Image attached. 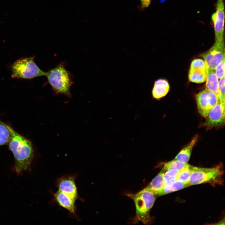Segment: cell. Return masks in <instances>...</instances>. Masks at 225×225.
<instances>
[{
    "instance_id": "13",
    "label": "cell",
    "mask_w": 225,
    "mask_h": 225,
    "mask_svg": "<svg viewBox=\"0 0 225 225\" xmlns=\"http://www.w3.org/2000/svg\"><path fill=\"white\" fill-rule=\"evenodd\" d=\"M169 90V85L167 80L163 79H158L154 82L152 91V98L159 100L165 97Z\"/></svg>"
},
{
    "instance_id": "1",
    "label": "cell",
    "mask_w": 225,
    "mask_h": 225,
    "mask_svg": "<svg viewBox=\"0 0 225 225\" xmlns=\"http://www.w3.org/2000/svg\"><path fill=\"white\" fill-rule=\"evenodd\" d=\"M7 125L10 133L8 145L15 158V171L19 174L28 169L32 162L34 156L33 145L28 139Z\"/></svg>"
},
{
    "instance_id": "14",
    "label": "cell",
    "mask_w": 225,
    "mask_h": 225,
    "mask_svg": "<svg viewBox=\"0 0 225 225\" xmlns=\"http://www.w3.org/2000/svg\"><path fill=\"white\" fill-rule=\"evenodd\" d=\"M164 171L162 169L159 173L144 188L151 192L155 196H158L166 184L164 177Z\"/></svg>"
},
{
    "instance_id": "5",
    "label": "cell",
    "mask_w": 225,
    "mask_h": 225,
    "mask_svg": "<svg viewBox=\"0 0 225 225\" xmlns=\"http://www.w3.org/2000/svg\"><path fill=\"white\" fill-rule=\"evenodd\" d=\"M12 78L31 79L45 76L46 72L41 70L34 61V57H24L16 61L11 67Z\"/></svg>"
},
{
    "instance_id": "17",
    "label": "cell",
    "mask_w": 225,
    "mask_h": 225,
    "mask_svg": "<svg viewBox=\"0 0 225 225\" xmlns=\"http://www.w3.org/2000/svg\"><path fill=\"white\" fill-rule=\"evenodd\" d=\"M189 186L188 183H184L176 180L174 182L165 184L158 196L163 195L179 190Z\"/></svg>"
},
{
    "instance_id": "19",
    "label": "cell",
    "mask_w": 225,
    "mask_h": 225,
    "mask_svg": "<svg viewBox=\"0 0 225 225\" xmlns=\"http://www.w3.org/2000/svg\"><path fill=\"white\" fill-rule=\"evenodd\" d=\"M10 133L7 125L0 120V146L8 144Z\"/></svg>"
},
{
    "instance_id": "16",
    "label": "cell",
    "mask_w": 225,
    "mask_h": 225,
    "mask_svg": "<svg viewBox=\"0 0 225 225\" xmlns=\"http://www.w3.org/2000/svg\"><path fill=\"white\" fill-rule=\"evenodd\" d=\"M198 135H195L190 142L179 152L175 159L187 163L189 161L193 148L198 139Z\"/></svg>"
},
{
    "instance_id": "12",
    "label": "cell",
    "mask_w": 225,
    "mask_h": 225,
    "mask_svg": "<svg viewBox=\"0 0 225 225\" xmlns=\"http://www.w3.org/2000/svg\"><path fill=\"white\" fill-rule=\"evenodd\" d=\"M54 195L55 200L60 206L68 210L74 216H77L75 213L76 200L59 190Z\"/></svg>"
},
{
    "instance_id": "20",
    "label": "cell",
    "mask_w": 225,
    "mask_h": 225,
    "mask_svg": "<svg viewBox=\"0 0 225 225\" xmlns=\"http://www.w3.org/2000/svg\"><path fill=\"white\" fill-rule=\"evenodd\" d=\"M189 164L184 163L174 159L173 160L165 163L162 169L165 172L166 171L174 169L180 170L187 166Z\"/></svg>"
},
{
    "instance_id": "10",
    "label": "cell",
    "mask_w": 225,
    "mask_h": 225,
    "mask_svg": "<svg viewBox=\"0 0 225 225\" xmlns=\"http://www.w3.org/2000/svg\"><path fill=\"white\" fill-rule=\"evenodd\" d=\"M208 72V68L203 60L199 58L194 59L191 64L189 80L192 82L203 83L206 81Z\"/></svg>"
},
{
    "instance_id": "21",
    "label": "cell",
    "mask_w": 225,
    "mask_h": 225,
    "mask_svg": "<svg viewBox=\"0 0 225 225\" xmlns=\"http://www.w3.org/2000/svg\"><path fill=\"white\" fill-rule=\"evenodd\" d=\"M179 171L178 169H174L165 171L164 177L166 184L176 180V176Z\"/></svg>"
},
{
    "instance_id": "3",
    "label": "cell",
    "mask_w": 225,
    "mask_h": 225,
    "mask_svg": "<svg viewBox=\"0 0 225 225\" xmlns=\"http://www.w3.org/2000/svg\"><path fill=\"white\" fill-rule=\"evenodd\" d=\"M65 66L64 63L61 62L46 72L45 76L55 93L63 94L70 97V88L73 82L72 75L65 69Z\"/></svg>"
},
{
    "instance_id": "15",
    "label": "cell",
    "mask_w": 225,
    "mask_h": 225,
    "mask_svg": "<svg viewBox=\"0 0 225 225\" xmlns=\"http://www.w3.org/2000/svg\"><path fill=\"white\" fill-rule=\"evenodd\" d=\"M214 70L208 69L206 80V88L215 94L219 100L220 94L219 88L218 81Z\"/></svg>"
},
{
    "instance_id": "11",
    "label": "cell",
    "mask_w": 225,
    "mask_h": 225,
    "mask_svg": "<svg viewBox=\"0 0 225 225\" xmlns=\"http://www.w3.org/2000/svg\"><path fill=\"white\" fill-rule=\"evenodd\" d=\"M75 179V176L64 175L57 178L56 182V185L58 188V190L76 200L78 198V195Z\"/></svg>"
},
{
    "instance_id": "18",
    "label": "cell",
    "mask_w": 225,
    "mask_h": 225,
    "mask_svg": "<svg viewBox=\"0 0 225 225\" xmlns=\"http://www.w3.org/2000/svg\"><path fill=\"white\" fill-rule=\"evenodd\" d=\"M195 167L188 164L179 170L176 176V180L189 184L190 176Z\"/></svg>"
},
{
    "instance_id": "7",
    "label": "cell",
    "mask_w": 225,
    "mask_h": 225,
    "mask_svg": "<svg viewBox=\"0 0 225 225\" xmlns=\"http://www.w3.org/2000/svg\"><path fill=\"white\" fill-rule=\"evenodd\" d=\"M201 56L204 59L208 69L215 70L217 67L225 58L224 41L216 42L207 52Z\"/></svg>"
},
{
    "instance_id": "8",
    "label": "cell",
    "mask_w": 225,
    "mask_h": 225,
    "mask_svg": "<svg viewBox=\"0 0 225 225\" xmlns=\"http://www.w3.org/2000/svg\"><path fill=\"white\" fill-rule=\"evenodd\" d=\"M216 10L212 16L213 23L216 42L224 41L223 36L224 25V8L223 0H218Z\"/></svg>"
},
{
    "instance_id": "23",
    "label": "cell",
    "mask_w": 225,
    "mask_h": 225,
    "mask_svg": "<svg viewBox=\"0 0 225 225\" xmlns=\"http://www.w3.org/2000/svg\"><path fill=\"white\" fill-rule=\"evenodd\" d=\"M218 86L220 94L219 100L225 104V77L220 79L218 82Z\"/></svg>"
},
{
    "instance_id": "2",
    "label": "cell",
    "mask_w": 225,
    "mask_h": 225,
    "mask_svg": "<svg viewBox=\"0 0 225 225\" xmlns=\"http://www.w3.org/2000/svg\"><path fill=\"white\" fill-rule=\"evenodd\" d=\"M127 195L133 201L135 204L136 212L134 222L150 224L152 219L150 212L155 201V196L145 188L136 193Z\"/></svg>"
},
{
    "instance_id": "22",
    "label": "cell",
    "mask_w": 225,
    "mask_h": 225,
    "mask_svg": "<svg viewBox=\"0 0 225 225\" xmlns=\"http://www.w3.org/2000/svg\"><path fill=\"white\" fill-rule=\"evenodd\" d=\"M215 74L219 79L225 77V58L217 67L215 69Z\"/></svg>"
},
{
    "instance_id": "4",
    "label": "cell",
    "mask_w": 225,
    "mask_h": 225,
    "mask_svg": "<svg viewBox=\"0 0 225 225\" xmlns=\"http://www.w3.org/2000/svg\"><path fill=\"white\" fill-rule=\"evenodd\" d=\"M223 173L222 163L212 168L195 167L190 176L189 184L190 186L205 183L222 185Z\"/></svg>"
},
{
    "instance_id": "24",
    "label": "cell",
    "mask_w": 225,
    "mask_h": 225,
    "mask_svg": "<svg viewBox=\"0 0 225 225\" xmlns=\"http://www.w3.org/2000/svg\"><path fill=\"white\" fill-rule=\"evenodd\" d=\"M151 0H140L141 8L142 9L146 8L150 5Z\"/></svg>"
},
{
    "instance_id": "9",
    "label": "cell",
    "mask_w": 225,
    "mask_h": 225,
    "mask_svg": "<svg viewBox=\"0 0 225 225\" xmlns=\"http://www.w3.org/2000/svg\"><path fill=\"white\" fill-rule=\"evenodd\" d=\"M205 118L203 126L210 128L223 125L225 122V104L219 100Z\"/></svg>"
},
{
    "instance_id": "6",
    "label": "cell",
    "mask_w": 225,
    "mask_h": 225,
    "mask_svg": "<svg viewBox=\"0 0 225 225\" xmlns=\"http://www.w3.org/2000/svg\"><path fill=\"white\" fill-rule=\"evenodd\" d=\"M196 99L198 111L204 118L219 100L215 94L206 88L196 95Z\"/></svg>"
}]
</instances>
